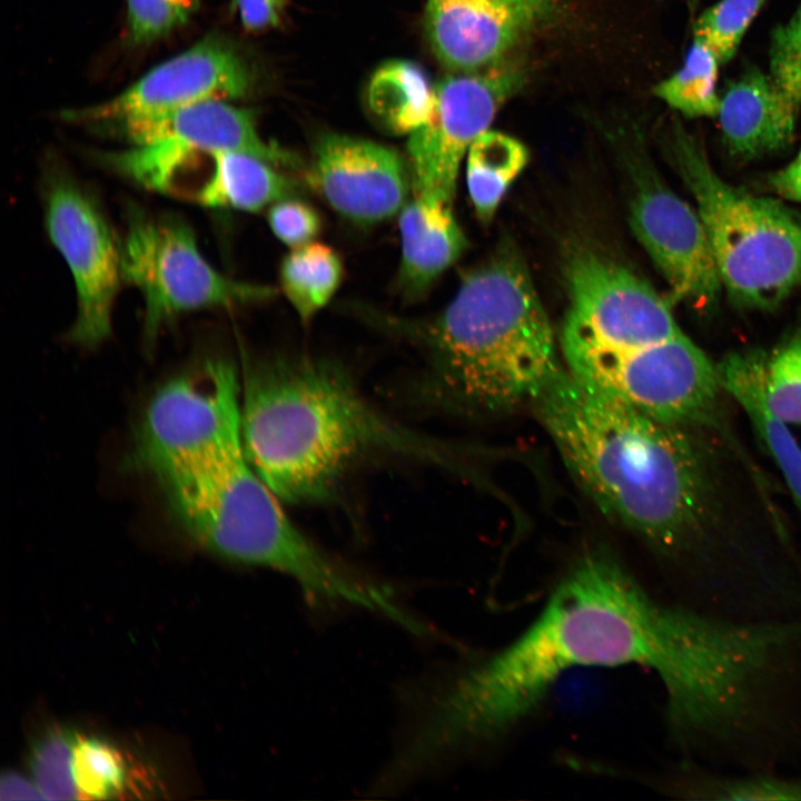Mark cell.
<instances>
[{"label": "cell", "instance_id": "obj_11", "mask_svg": "<svg viewBox=\"0 0 801 801\" xmlns=\"http://www.w3.org/2000/svg\"><path fill=\"white\" fill-rule=\"evenodd\" d=\"M520 81L515 69L493 66L482 72H458L438 82L428 119L409 134L407 142L413 194L453 202L463 157L473 141L488 130Z\"/></svg>", "mask_w": 801, "mask_h": 801}, {"label": "cell", "instance_id": "obj_10", "mask_svg": "<svg viewBox=\"0 0 801 801\" xmlns=\"http://www.w3.org/2000/svg\"><path fill=\"white\" fill-rule=\"evenodd\" d=\"M567 278L571 305L562 329L563 352L634 348L683 333L647 283L604 257L576 255Z\"/></svg>", "mask_w": 801, "mask_h": 801}, {"label": "cell", "instance_id": "obj_29", "mask_svg": "<svg viewBox=\"0 0 801 801\" xmlns=\"http://www.w3.org/2000/svg\"><path fill=\"white\" fill-rule=\"evenodd\" d=\"M75 736V731L53 729L36 741L31 749L29 763L32 779L44 800L79 799L72 775Z\"/></svg>", "mask_w": 801, "mask_h": 801}, {"label": "cell", "instance_id": "obj_8", "mask_svg": "<svg viewBox=\"0 0 801 801\" xmlns=\"http://www.w3.org/2000/svg\"><path fill=\"white\" fill-rule=\"evenodd\" d=\"M122 278L145 301L144 334L151 344L180 314L270 299L269 286L231 279L208 264L192 229L176 218L131 215L120 247Z\"/></svg>", "mask_w": 801, "mask_h": 801}, {"label": "cell", "instance_id": "obj_16", "mask_svg": "<svg viewBox=\"0 0 801 801\" xmlns=\"http://www.w3.org/2000/svg\"><path fill=\"white\" fill-rule=\"evenodd\" d=\"M116 125L134 145L162 140L207 151L245 152L291 170L300 167V159L295 154L260 136L250 110L221 100Z\"/></svg>", "mask_w": 801, "mask_h": 801}, {"label": "cell", "instance_id": "obj_7", "mask_svg": "<svg viewBox=\"0 0 801 801\" xmlns=\"http://www.w3.org/2000/svg\"><path fill=\"white\" fill-rule=\"evenodd\" d=\"M578 380L671 424L726 419L718 365L683 333L653 345L563 352Z\"/></svg>", "mask_w": 801, "mask_h": 801}, {"label": "cell", "instance_id": "obj_23", "mask_svg": "<svg viewBox=\"0 0 801 801\" xmlns=\"http://www.w3.org/2000/svg\"><path fill=\"white\" fill-rule=\"evenodd\" d=\"M525 146L498 131L486 130L466 152V185L478 219L487 224L508 187L527 162Z\"/></svg>", "mask_w": 801, "mask_h": 801}, {"label": "cell", "instance_id": "obj_12", "mask_svg": "<svg viewBox=\"0 0 801 801\" xmlns=\"http://www.w3.org/2000/svg\"><path fill=\"white\" fill-rule=\"evenodd\" d=\"M44 222L76 286L77 316L68 338L82 347H96L111 332L122 278L120 249L93 199L69 178L51 179Z\"/></svg>", "mask_w": 801, "mask_h": 801}, {"label": "cell", "instance_id": "obj_26", "mask_svg": "<svg viewBox=\"0 0 801 801\" xmlns=\"http://www.w3.org/2000/svg\"><path fill=\"white\" fill-rule=\"evenodd\" d=\"M720 62L703 42L693 39L682 66L659 82L654 95L690 118H716L720 105L716 82Z\"/></svg>", "mask_w": 801, "mask_h": 801}, {"label": "cell", "instance_id": "obj_27", "mask_svg": "<svg viewBox=\"0 0 801 801\" xmlns=\"http://www.w3.org/2000/svg\"><path fill=\"white\" fill-rule=\"evenodd\" d=\"M72 775L79 799H111L123 793L128 770L123 755L103 739L76 732Z\"/></svg>", "mask_w": 801, "mask_h": 801}, {"label": "cell", "instance_id": "obj_20", "mask_svg": "<svg viewBox=\"0 0 801 801\" xmlns=\"http://www.w3.org/2000/svg\"><path fill=\"white\" fill-rule=\"evenodd\" d=\"M767 356L758 350L735 352L718 365L721 382L743 409L762 445L781 472L801 513V446L770 407L765 394Z\"/></svg>", "mask_w": 801, "mask_h": 801}, {"label": "cell", "instance_id": "obj_5", "mask_svg": "<svg viewBox=\"0 0 801 801\" xmlns=\"http://www.w3.org/2000/svg\"><path fill=\"white\" fill-rule=\"evenodd\" d=\"M155 479L180 526L205 550L283 573L313 602L374 611L386 604L380 586L323 550L291 522L247 458L243 439L201 465Z\"/></svg>", "mask_w": 801, "mask_h": 801}, {"label": "cell", "instance_id": "obj_13", "mask_svg": "<svg viewBox=\"0 0 801 801\" xmlns=\"http://www.w3.org/2000/svg\"><path fill=\"white\" fill-rule=\"evenodd\" d=\"M630 224L675 298L713 304L722 288L710 239L696 208L668 188L647 164L636 166Z\"/></svg>", "mask_w": 801, "mask_h": 801}, {"label": "cell", "instance_id": "obj_14", "mask_svg": "<svg viewBox=\"0 0 801 801\" xmlns=\"http://www.w3.org/2000/svg\"><path fill=\"white\" fill-rule=\"evenodd\" d=\"M248 66L220 37L209 36L156 66L130 87L97 106L70 110V121L119 123L209 100L239 98L250 87Z\"/></svg>", "mask_w": 801, "mask_h": 801}, {"label": "cell", "instance_id": "obj_25", "mask_svg": "<svg viewBox=\"0 0 801 801\" xmlns=\"http://www.w3.org/2000/svg\"><path fill=\"white\" fill-rule=\"evenodd\" d=\"M368 102L375 115L394 132L411 134L428 119L434 88L416 65L394 60L375 72L368 89Z\"/></svg>", "mask_w": 801, "mask_h": 801}, {"label": "cell", "instance_id": "obj_34", "mask_svg": "<svg viewBox=\"0 0 801 801\" xmlns=\"http://www.w3.org/2000/svg\"><path fill=\"white\" fill-rule=\"evenodd\" d=\"M284 0H236L243 24L249 30L276 26Z\"/></svg>", "mask_w": 801, "mask_h": 801}, {"label": "cell", "instance_id": "obj_4", "mask_svg": "<svg viewBox=\"0 0 801 801\" xmlns=\"http://www.w3.org/2000/svg\"><path fill=\"white\" fill-rule=\"evenodd\" d=\"M366 313L424 347L436 389L465 407L494 412L532 400L561 370L548 317L524 263L511 250L466 274L432 319Z\"/></svg>", "mask_w": 801, "mask_h": 801}, {"label": "cell", "instance_id": "obj_28", "mask_svg": "<svg viewBox=\"0 0 801 801\" xmlns=\"http://www.w3.org/2000/svg\"><path fill=\"white\" fill-rule=\"evenodd\" d=\"M767 0H719L693 23V39L706 44L721 66L735 56L749 27Z\"/></svg>", "mask_w": 801, "mask_h": 801}, {"label": "cell", "instance_id": "obj_37", "mask_svg": "<svg viewBox=\"0 0 801 801\" xmlns=\"http://www.w3.org/2000/svg\"><path fill=\"white\" fill-rule=\"evenodd\" d=\"M517 11H520L528 21H532L537 12L543 9L547 0H502Z\"/></svg>", "mask_w": 801, "mask_h": 801}, {"label": "cell", "instance_id": "obj_18", "mask_svg": "<svg viewBox=\"0 0 801 801\" xmlns=\"http://www.w3.org/2000/svg\"><path fill=\"white\" fill-rule=\"evenodd\" d=\"M799 110L769 72L750 66L726 82L716 118L729 151L749 159L785 149L794 138Z\"/></svg>", "mask_w": 801, "mask_h": 801}, {"label": "cell", "instance_id": "obj_30", "mask_svg": "<svg viewBox=\"0 0 801 801\" xmlns=\"http://www.w3.org/2000/svg\"><path fill=\"white\" fill-rule=\"evenodd\" d=\"M765 394L787 424H801V335L780 347L765 364Z\"/></svg>", "mask_w": 801, "mask_h": 801}, {"label": "cell", "instance_id": "obj_1", "mask_svg": "<svg viewBox=\"0 0 801 801\" xmlns=\"http://www.w3.org/2000/svg\"><path fill=\"white\" fill-rule=\"evenodd\" d=\"M531 402L578 485L647 543L678 586H714L745 560L758 494L729 425L661 422L562 369Z\"/></svg>", "mask_w": 801, "mask_h": 801}, {"label": "cell", "instance_id": "obj_9", "mask_svg": "<svg viewBox=\"0 0 801 801\" xmlns=\"http://www.w3.org/2000/svg\"><path fill=\"white\" fill-rule=\"evenodd\" d=\"M240 379L224 359L162 385L136 436L135 463L154 477L201 465L241 441Z\"/></svg>", "mask_w": 801, "mask_h": 801}, {"label": "cell", "instance_id": "obj_32", "mask_svg": "<svg viewBox=\"0 0 801 801\" xmlns=\"http://www.w3.org/2000/svg\"><path fill=\"white\" fill-rule=\"evenodd\" d=\"M199 0H127L128 23L136 42L157 39L184 23Z\"/></svg>", "mask_w": 801, "mask_h": 801}, {"label": "cell", "instance_id": "obj_35", "mask_svg": "<svg viewBox=\"0 0 801 801\" xmlns=\"http://www.w3.org/2000/svg\"><path fill=\"white\" fill-rule=\"evenodd\" d=\"M1 800H43L37 783L20 772L9 770L0 779Z\"/></svg>", "mask_w": 801, "mask_h": 801}, {"label": "cell", "instance_id": "obj_22", "mask_svg": "<svg viewBox=\"0 0 801 801\" xmlns=\"http://www.w3.org/2000/svg\"><path fill=\"white\" fill-rule=\"evenodd\" d=\"M668 785L684 800L801 801V773L723 771L688 760H681Z\"/></svg>", "mask_w": 801, "mask_h": 801}, {"label": "cell", "instance_id": "obj_21", "mask_svg": "<svg viewBox=\"0 0 801 801\" xmlns=\"http://www.w3.org/2000/svg\"><path fill=\"white\" fill-rule=\"evenodd\" d=\"M297 185L276 166L249 154L210 151L190 186L187 200L215 208L255 212L296 197Z\"/></svg>", "mask_w": 801, "mask_h": 801}, {"label": "cell", "instance_id": "obj_2", "mask_svg": "<svg viewBox=\"0 0 801 801\" xmlns=\"http://www.w3.org/2000/svg\"><path fill=\"white\" fill-rule=\"evenodd\" d=\"M670 606L612 556L587 554L523 634L434 693L436 730L459 749L490 742L532 712L571 668L639 664L656 673Z\"/></svg>", "mask_w": 801, "mask_h": 801}, {"label": "cell", "instance_id": "obj_36", "mask_svg": "<svg viewBox=\"0 0 801 801\" xmlns=\"http://www.w3.org/2000/svg\"><path fill=\"white\" fill-rule=\"evenodd\" d=\"M770 184L779 196L801 202V148L789 165L770 178Z\"/></svg>", "mask_w": 801, "mask_h": 801}, {"label": "cell", "instance_id": "obj_31", "mask_svg": "<svg viewBox=\"0 0 801 801\" xmlns=\"http://www.w3.org/2000/svg\"><path fill=\"white\" fill-rule=\"evenodd\" d=\"M769 75L782 95L801 107V2L770 36Z\"/></svg>", "mask_w": 801, "mask_h": 801}, {"label": "cell", "instance_id": "obj_17", "mask_svg": "<svg viewBox=\"0 0 801 801\" xmlns=\"http://www.w3.org/2000/svg\"><path fill=\"white\" fill-rule=\"evenodd\" d=\"M528 22L502 0H428L425 13L434 53L457 72L496 66Z\"/></svg>", "mask_w": 801, "mask_h": 801}, {"label": "cell", "instance_id": "obj_38", "mask_svg": "<svg viewBox=\"0 0 801 801\" xmlns=\"http://www.w3.org/2000/svg\"><path fill=\"white\" fill-rule=\"evenodd\" d=\"M700 1L701 0H686L688 8H689V11L691 12V14H694V12L696 11V9L700 4Z\"/></svg>", "mask_w": 801, "mask_h": 801}, {"label": "cell", "instance_id": "obj_33", "mask_svg": "<svg viewBox=\"0 0 801 801\" xmlns=\"http://www.w3.org/2000/svg\"><path fill=\"white\" fill-rule=\"evenodd\" d=\"M267 221L275 237L291 249L315 241L322 229L317 210L296 197L273 204Z\"/></svg>", "mask_w": 801, "mask_h": 801}, {"label": "cell", "instance_id": "obj_19", "mask_svg": "<svg viewBox=\"0 0 801 801\" xmlns=\"http://www.w3.org/2000/svg\"><path fill=\"white\" fill-rule=\"evenodd\" d=\"M452 204L414 194L399 211L402 255L396 285L408 299L423 295L466 248Z\"/></svg>", "mask_w": 801, "mask_h": 801}, {"label": "cell", "instance_id": "obj_3", "mask_svg": "<svg viewBox=\"0 0 801 801\" xmlns=\"http://www.w3.org/2000/svg\"><path fill=\"white\" fill-rule=\"evenodd\" d=\"M243 445L281 501L328 500L346 473L373 456L443 462L438 443L390 418L337 363L306 355L244 363Z\"/></svg>", "mask_w": 801, "mask_h": 801}, {"label": "cell", "instance_id": "obj_15", "mask_svg": "<svg viewBox=\"0 0 801 801\" xmlns=\"http://www.w3.org/2000/svg\"><path fill=\"white\" fill-rule=\"evenodd\" d=\"M307 179L336 212L364 226L399 212L412 189L409 167L397 151L339 134L319 138Z\"/></svg>", "mask_w": 801, "mask_h": 801}, {"label": "cell", "instance_id": "obj_24", "mask_svg": "<svg viewBox=\"0 0 801 801\" xmlns=\"http://www.w3.org/2000/svg\"><path fill=\"white\" fill-rule=\"evenodd\" d=\"M344 266L329 246L313 241L293 248L279 266L283 294L299 319L309 323L334 297L340 286Z\"/></svg>", "mask_w": 801, "mask_h": 801}, {"label": "cell", "instance_id": "obj_6", "mask_svg": "<svg viewBox=\"0 0 801 801\" xmlns=\"http://www.w3.org/2000/svg\"><path fill=\"white\" fill-rule=\"evenodd\" d=\"M669 145L695 199L722 287L746 307L781 303L801 284V215L724 181L680 123H673Z\"/></svg>", "mask_w": 801, "mask_h": 801}]
</instances>
